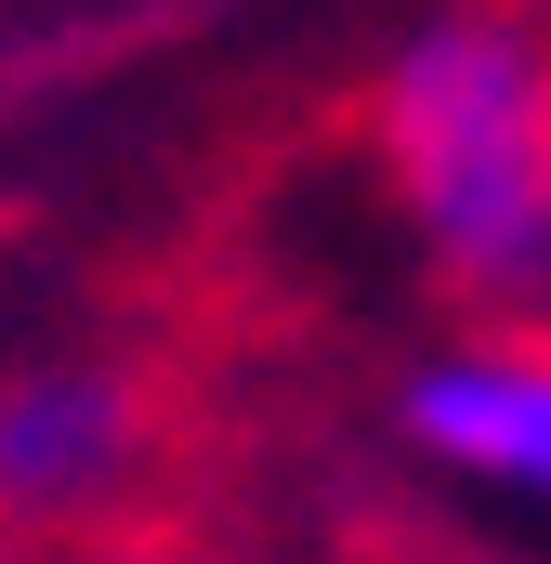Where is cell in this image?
Instances as JSON below:
<instances>
[{"label":"cell","instance_id":"1","mask_svg":"<svg viewBox=\"0 0 551 564\" xmlns=\"http://www.w3.org/2000/svg\"><path fill=\"white\" fill-rule=\"evenodd\" d=\"M368 144L420 263L473 302L551 289V26L460 0L420 13L368 79Z\"/></svg>","mask_w":551,"mask_h":564},{"label":"cell","instance_id":"2","mask_svg":"<svg viewBox=\"0 0 551 564\" xmlns=\"http://www.w3.org/2000/svg\"><path fill=\"white\" fill-rule=\"evenodd\" d=\"M144 446V381L106 355H40L0 381V512L13 525H93L106 499H132Z\"/></svg>","mask_w":551,"mask_h":564},{"label":"cell","instance_id":"3","mask_svg":"<svg viewBox=\"0 0 551 564\" xmlns=\"http://www.w3.org/2000/svg\"><path fill=\"white\" fill-rule=\"evenodd\" d=\"M395 433L433 473L551 512V341H446L395 381Z\"/></svg>","mask_w":551,"mask_h":564}]
</instances>
